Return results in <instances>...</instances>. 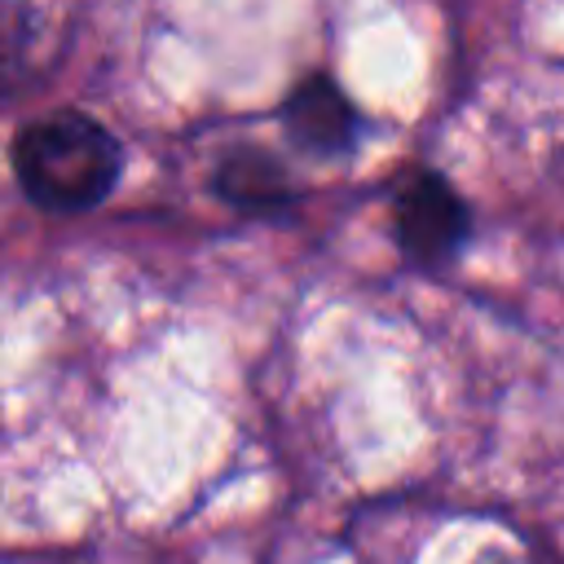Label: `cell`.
<instances>
[{"mask_svg":"<svg viewBox=\"0 0 564 564\" xmlns=\"http://www.w3.org/2000/svg\"><path fill=\"white\" fill-rule=\"evenodd\" d=\"M13 176L22 194L57 216L101 207L123 176L119 137L84 110H53L13 137Z\"/></svg>","mask_w":564,"mask_h":564,"instance_id":"obj_1","label":"cell"},{"mask_svg":"<svg viewBox=\"0 0 564 564\" xmlns=\"http://www.w3.org/2000/svg\"><path fill=\"white\" fill-rule=\"evenodd\" d=\"M392 238L397 251L419 269L449 264L471 238V207L441 172H410L392 194Z\"/></svg>","mask_w":564,"mask_h":564,"instance_id":"obj_2","label":"cell"},{"mask_svg":"<svg viewBox=\"0 0 564 564\" xmlns=\"http://www.w3.org/2000/svg\"><path fill=\"white\" fill-rule=\"evenodd\" d=\"M282 128L300 150H308L317 159H335V154H348L357 145L361 115L330 75H308L286 93Z\"/></svg>","mask_w":564,"mask_h":564,"instance_id":"obj_3","label":"cell"},{"mask_svg":"<svg viewBox=\"0 0 564 564\" xmlns=\"http://www.w3.org/2000/svg\"><path fill=\"white\" fill-rule=\"evenodd\" d=\"M212 189L247 216H273L295 198L286 163L264 145H229L212 167Z\"/></svg>","mask_w":564,"mask_h":564,"instance_id":"obj_4","label":"cell"},{"mask_svg":"<svg viewBox=\"0 0 564 564\" xmlns=\"http://www.w3.org/2000/svg\"><path fill=\"white\" fill-rule=\"evenodd\" d=\"M35 4L31 0H0V97H9L18 88V79L31 70V53H35Z\"/></svg>","mask_w":564,"mask_h":564,"instance_id":"obj_5","label":"cell"}]
</instances>
